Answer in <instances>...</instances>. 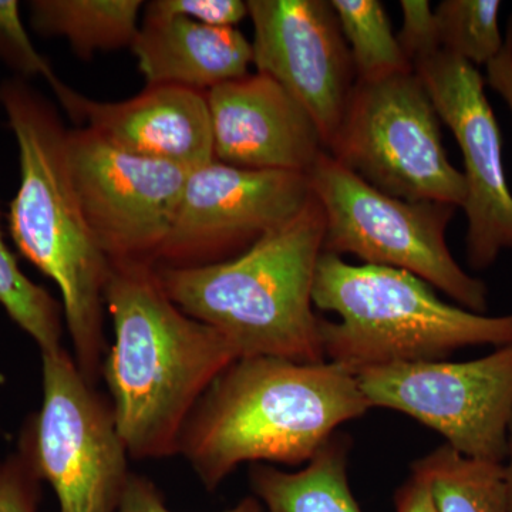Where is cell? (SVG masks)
I'll list each match as a JSON object with an SVG mask.
<instances>
[{"label": "cell", "mask_w": 512, "mask_h": 512, "mask_svg": "<svg viewBox=\"0 0 512 512\" xmlns=\"http://www.w3.org/2000/svg\"><path fill=\"white\" fill-rule=\"evenodd\" d=\"M104 305L114 340L100 380L128 454L133 460L177 456L192 410L237 353L171 301L156 265L110 264Z\"/></svg>", "instance_id": "obj_1"}, {"label": "cell", "mask_w": 512, "mask_h": 512, "mask_svg": "<svg viewBox=\"0 0 512 512\" xmlns=\"http://www.w3.org/2000/svg\"><path fill=\"white\" fill-rule=\"evenodd\" d=\"M370 407L336 363L242 357L211 384L185 424L177 456L208 491L242 464L302 466Z\"/></svg>", "instance_id": "obj_2"}, {"label": "cell", "mask_w": 512, "mask_h": 512, "mask_svg": "<svg viewBox=\"0 0 512 512\" xmlns=\"http://www.w3.org/2000/svg\"><path fill=\"white\" fill-rule=\"evenodd\" d=\"M0 106L19 148L10 237L19 254L57 285L74 362L96 386L109 350L104 289L110 261L90 231L74 187L70 130L53 104L23 79L0 86Z\"/></svg>", "instance_id": "obj_3"}, {"label": "cell", "mask_w": 512, "mask_h": 512, "mask_svg": "<svg viewBox=\"0 0 512 512\" xmlns=\"http://www.w3.org/2000/svg\"><path fill=\"white\" fill-rule=\"evenodd\" d=\"M325 212L311 194L301 211L244 254L204 266L156 265L171 301L211 326L242 357L325 362L313 284Z\"/></svg>", "instance_id": "obj_4"}, {"label": "cell", "mask_w": 512, "mask_h": 512, "mask_svg": "<svg viewBox=\"0 0 512 512\" xmlns=\"http://www.w3.org/2000/svg\"><path fill=\"white\" fill-rule=\"evenodd\" d=\"M313 306L322 319L326 360L357 373L397 363L446 360L457 350L512 343V313L490 316L443 302L423 279L402 269L352 265L320 255Z\"/></svg>", "instance_id": "obj_5"}, {"label": "cell", "mask_w": 512, "mask_h": 512, "mask_svg": "<svg viewBox=\"0 0 512 512\" xmlns=\"http://www.w3.org/2000/svg\"><path fill=\"white\" fill-rule=\"evenodd\" d=\"M308 177L325 212V254L355 255L367 265L410 272L461 308L485 315L487 286L467 274L448 249L446 231L457 207L390 197L328 151Z\"/></svg>", "instance_id": "obj_6"}, {"label": "cell", "mask_w": 512, "mask_h": 512, "mask_svg": "<svg viewBox=\"0 0 512 512\" xmlns=\"http://www.w3.org/2000/svg\"><path fill=\"white\" fill-rule=\"evenodd\" d=\"M440 121L416 72L357 80L328 153L390 197L463 207L466 180L448 160Z\"/></svg>", "instance_id": "obj_7"}, {"label": "cell", "mask_w": 512, "mask_h": 512, "mask_svg": "<svg viewBox=\"0 0 512 512\" xmlns=\"http://www.w3.org/2000/svg\"><path fill=\"white\" fill-rule=\"evenodd\" d=\"M42 355V404L20 429L59 512H117L133 471L109 397L87 382L70 350Z\"/></svg>", "instance_id": "obj_8"}, {"label": "cell", "mask_w": 512, "mask_h": 512, "mask_svg": "<svg viewBox=\"0 0 512 512\" xmlns=\"http://www.w3.org/2000/svg\"><path fill=\"white\" fill-rule=\"evenodd\" d=\"M356 377L370 407L412 417L464 456L504 463L512 416V343L466 362L397 363Z\"/></svg>", "instance_id": "obj_9"}, {"label": "cell", "mask_w": 512, "mask_h": 512, "mask_svg": "<svg viewBox=\"0 0 512 512\" xmlns=\"http://www.w3.org/2000/svg\"><path fill=\"white\" fill-rule=\"evenodd\" d=\"M69 161L84 217L110 264L156 265L190 171L134 156L87 127L69 131Z\"/></svg>", "instance_id": "obj_10"}, {"label": "cell", "mask_w": 512, "mask_h": 512, "mask_svg": "<svg viewBox=\"0 0 512 512\" xmlns=\"http://www.w3.org/2000/svg\"><path fill=\"white\" fill-rule=\"evenodd\" d=\"M311 194L305 174L244 170L217 160L195 168L156 265L229 261L295 217Z\"/></svg>", "instance_id": "obj_11"}, {"label": "cell", "mask_w": 512, "mask_h": 512, "mask_svg": "<svg viewBox=\"0 0 512 512\" xmlns=\"http://www.w3.org/2000/svg\"><path fill=\"white\" fill-rule=\"evenodd\" d=\"M440 120L453 133L464 161L470 268L484 271L512 251V194L503 161V137L476 66L439 50L414 64Z\"/></svg>", "instance_id": "obj_12"}, {"label": "cell", "mask_w": 512, "mask_h": 512, "mask_svg": "<svg viewBox=\"0 0 512 512\" xmlns=\"http://www.w3.org/2000/svg\"><path fill=\"white\" fill-rule=\"evenodd\" d=\"M247 6L252 64L305 107L328 151L357 82L335 10L326 0H249Z\"/></svg>", "instance_id": "obj_13"}, {"label": "cell", "mask_w": 512, "mask_h": 512, "mask_svg": "<svg viewBox=\"0 0 512 512\" xmlns=\"http://www.w3.org/2000/svg\"><path fill=\"white\" fill-rule=\"evenodd\" d=\"M205 94L215 160L222 164L309 175L326 153L311 114L265 74L248 73Z\"/></svg>", "instance_id": "obj_14"}, {"label": "cell", "mask_w": 512, "mask_h": 512, "mask_svg": "<svg viewBox=\"0 0 512 512\" xmlns=\"http://www.w3.org/2000/svg\"><path fill=\"white\" fill-rule=\"evenodd\" d=\"M74 121L127 153L191 171L215 161L207 94L147 86L124 101H96L74 92L64 107Z\"/></svg>", "instance_id": "obj_15"}, {"label": "cell", "mask_w": 512, "mask_h": 512, "mask_svg": "<svg viewBox=\"0 0 512 512\" xmlns=\"http://www.w3.org/2000/svg\"><path fill=\"white\" fill-rule=\"evenodd\" d=\"M147 86H177L207 93L247 76L251 42L237 28L184 18L144 16L130 47Z\"/></svg>", "instance_id": "obj_16"}, {"label": "cell", "mask_w": 512, "mask_h": 512, "mask_svg": "<svg viewBox=\"0 0 512 512\" xmlns=\"http://www.w3.org/2000/svg\"><path fill=\"white\" fill-rule=\"evenodd\" d=\"M350 446L348 436L336 433L301 470L252 464V495L264 512H363L349 484Z\"/></svg>", "instance_id": "obj_17"}, {"label": "cell", "mask_w": 512, "mask_h": 512, "mask_svg": "<svg viewBox=\"0 0 512 512\" xmlns=\"http://www.w3.org/2000/svg\"><path fill=\"white\" fill-rule=\"evenodd\" d=\"M141 0H33L30 22L43 36H59L73 52L90 60L97 52L133 46L140 25Z\"/></svg>", "instance_id": "obj_18"}, {"label": "cell", "mask_w": 512, "mask_h": 512, "mask_svg": "<svg viewBox=\"0 0 512 512\" xmlns=\"http://www.w3.org/2000/svg\"><path fill=\"white\" fill-rule=\"evenodd\" d=\"M436 512H510L503 463L478 460L443 444L414 461Z\"/></svg>", "instance_id": "obj_19"}, {"label": "cell", "mask_w": 512, "mask_h": 512, "mask_svg": "<svg viewBox=\"0 0 512 512\" xmlns=\"http://www.w3.org/2000/svg\"><path fill=\"white\" fill-rule=\"evenodd\" d=\"M359 82L414 72L379 0H330Z\"/></svg>", "instance_id": "obj_20"}, {"label": "cell", "mask_w": 512, "mask_h": 512, "mask_svg": "<svg viewBox=\"0 0 512 512\" xmlns=\"http://www.w3.org/2000/svg\"><path fill=\"white\" fill-rule=\"evenodd\" d=\"M0 306L22 329L40 353L62 348L64 316L57 302L43 286L30 281L10 251L0 221Z\"/></svg>", "instance_id": "obj_21"}, {"label": "cell", "mask_w": 512, "mask_h": 512, "mask_svg": "<svg viewBox=\"0 0 512 512\" xmlns=\"http://www.w3.org/2000/svg\"><path fill=\"white\" fill-rule=\"evenodd\" d=\"M500 0H444L436 9L441 49L473 66H485L500 55Z\"/></svg>", "instance_id": "obj_22"}, {"label": "cell", "mask_w": 512, "mask_h": 512, "mask_svg": "<svg viewBox=\"0 0 512 512\" xmlns=\"http://www.w3.org/2000/svg\"><path fill=\"white\" fill-rule=\"evenodd\" d=\"M0 57L23 77H43L62 106L69 103L74 90L57 77L45 57L37 52L20 18L16 0H0Z\"/></svg>", "instance_id": "obj_23"}, {"label": "cell", "mask_w": 512, "mask_h": 512, "mask_svg": "<svg viewBox=\"0 0 512 512\" xmlns=\"http://www.w3.org/2000/svg\"><path fill=\"white\" fill-rule=\"evenodd\" d=\"M43 481L20 444L0 458V512H39Z\"/></svg>", "instance_id": "obj_24"}, {"label": "cell", "mask_w": 512, "mask_h": 512, "mask_svg": "<svg viewBox=\"0 0 512 512\" xmlns=\"http://www.w3.org/2000/svg\"><path fill=\"white\" fill-rule=\"evenodd\" d=\"M144 9L147 18H184L217 28H235L248 16L242 0H153Z\"/></svg>", "instance_id": "obj_25"}, {"label": "cell", "mask_w": 512, "mask_h": 512, "mask_svg": "<svg viewBox=\"0 0 512 512\" xmlns=\"http://www.w3.org/2000/svg\"><path fill=\"white\" fill-rule=\"evenodd\" d=\"M402 32L397 36L404 56L412 66L441 50L436 13L427 0H400Z\"/></svg>", "instance_id": "obj_26"}, {"label": "cell", "mask_w": 512, "mask_h": 512, "mask_svg": "<svg viewBox=\"0 0 512 512\" xmlns=\"http://www.w3.org/2000/svg\"><path fill=\"white\" fill-rule=\"evenodd\" d=\"M117 512H174L165 503L160 487L151 478L131 473L119 510ZM220 512H264L261 503L254 497L242 498L239 503Z\"/></svg>", "instance_id": "obj_27"}, {"label": "cell", "mask_w": 512, "mask_h": 512, "mask_svg": "<svg viewBox=\"0 0 512 512\" xmlns=\"http://www.w3.org/2000/svg\"><path fill=\"white\" fill-rule=\"evenodd\" d=\"M485 83L503 97L512 114V15L508 20L503 50L493 62L487 64Z\"/></svg>", "instance_id": "obj_28"}, {"label": "cell", "mask_w": 512, "mask_h": 512, "mask_svg": "<svg viewBox=\"0 0 512 512\" xmlns=\"http://www.w3.org/2000/svg\"><path fill=\"white\" fill-rule=\"evenodd\" d=\"M412 471V470H410ZM394 511L396 512H436L431 501L429 488L420 474L410 473L409 478L394 495Z\"/></svg>", "instance_id": "obj_29"}, {"label": "cell", "mask_w": 512, "mask_h": 512, "mask_svg": "<svg viewBox=\"0 0 512 512\" xmlns=\"http://www.w3.org/2000/svg\"><path fill=\"white\" fill-rule=\"evenodd\" d=\"M503 467L505 485H507L508 504H510V512H512V416L510 424H508L507 454H505Z\"/></svg>", "instance_id": "obj_30"}]
</instances>
